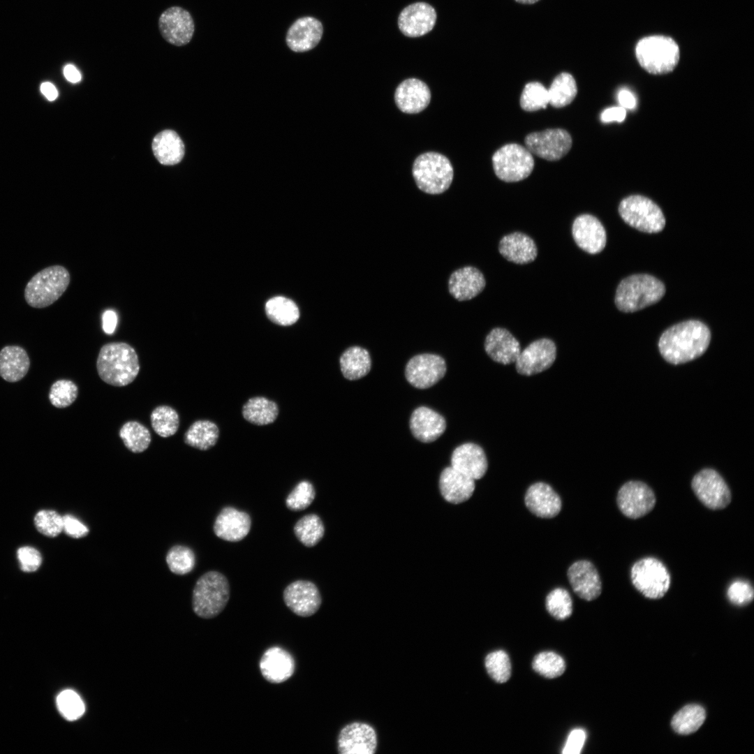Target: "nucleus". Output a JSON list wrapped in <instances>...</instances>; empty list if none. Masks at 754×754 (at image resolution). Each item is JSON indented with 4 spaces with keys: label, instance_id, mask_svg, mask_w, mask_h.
<instances>
[{
    "label": "nucleus",
    "instance_id": "obj_41",
    "mask_svg": "<svg viewBox=\"0 0 754 754\" xmlns=\"http://www.w3.org/2000/svg\"><path fill=\"white\" fill-rule=\"evenodd\" d=\"M265 311L272 322L284 326L295 323L300 317L295 303L281 296L269 299L265 304Z\"/></svg>",
    "mask_w": 754,
    "mask_h": 754
},
{
    "label": "nucleus",
    "instance_id": "obj_22",
    "mask_svg": "<svg viewBox=\"0 0 754 754\" xmlns=\"http://www.w3.org/2000/svg\"><path fill=\"white\" fill-rule=\"evenodd\" d=\"M323 27L318 19L306 16L297 19L288 29L286 42L295 52H304L314 48L320 41Z\"/></svg>",
    "mask_w": 754,
    "mask_h": 754
},
{
    "label": "nucleus",
    "instance_id": "obj_33",
    "mask_svg": "<svg viewBox=\"0 0 754 754\" xmlns=\"http://www.w3.org/2000/svg\"><path fill=\"white\" fill-rule=\"evenodd\" d=\"M30 365L26 350L18 346H7L0 351V376L8 382H17L27 373Z\"/></svg>",
    "mask_w": 754,
    "mask_h": 754
},
{
    "label": "nucleus",
    "instance_id": "obj_35",
    "mask_svg": "<svg viewBox=\"0 0 754 754\" xmlns=\"http://www.w3.org/2000/svg\"><path fill=\"white\" fill-rule=\"evenodd\" d=\"M341 371L350 380L365 376L370 371L371 361L369 352L360 346L346 349L340 357Z\"/></svg>",
    "mask_w": 754,
    "mask_h": 754
},
{
    "label": "nucleus",
    "instance_id": "obj_58",
    "mask_svg": "<svg viewBox=\"0 0 754 754\" xmlns=\"http://www.w3.org/2000/svg\"><path fill=\"white\" fill-rule=\"evenodd\" d=\"M117 325V316L114 311L107 310L102 316V327L108 334L114 333Z\"/></svg>",
    "mask_w": 754,
    "mask_h": 754
},
{
    "label": "nucleus",
    "instance_id": "obj_26",
    "mask_svg": "<svg viewBox=\"0 0 754 754\" xmlns=\"http://www.w3.org/2000/svg\"><path fill=\"white\" fill-rule=\"evenodd\" d=\"M486 285L482 273L472 266L454 270L449 277L448 290L458 301H466L480 294Z\"/></svg>",
    "mask_w": 754,
    "mask_h": 754
},
{
    "label": "nucleus",
    "instance_id": "obj_45",
    "mask_svg": "<svg viewBox=\"0 0 754 754\" xmlns=\"http://www.w3.org/2000/svg\"><path fill=\"white\" fill-rule=\"evenodd\" d=\"M166 562L171 572L183 575L193 569L195 564V556L189 547L175 545L168 551Z\"/></svg>",
    "mask_w": 754,
    "mask_h": 754
},
{
    "label": "nucleus",
    "instance_id": "obj_21",
    "mask_svg": "<svg viewBox=\"0 0 754 754\" xmlns=\"http://www.w3.org/2000/svg\"><path fill=\"white\" fill-rule=\"evenodd\" d=\"M568 577L574 592L584 600H595L602 592L598 572L589 561L581 560L572 563L568 568Z\"/></svg>",
    "mask_w": 754,
    "mask_h": 754
},
{
    "label": "nucleus",
    "instance_id": "obj_50",
    "mask_svg": "<svg viewBox=\"0 0 754 754\" xmlns=\"http://www.w3.org/2000/svg\"><path fill=\"white\" fill-rule=\"evenodd\" d=\"M57 705L61 714L70 721L80 718L85 711L83 701L71 690H66L59 693L57 697Z\"/></svg>",
    "mask_w": 754,
    "mask_h": 754
},
{
    "label": "nucleus",
    "instance_id": "obj_8",
    "mask_svg": "<svg viewBox=\"0 0 754 754\" xmlns=\"http://www.w3.org/2000/svg\"><path fill=\"white\" fill-rule=\"evenodd\" d=\"M630 579L634 587L649 599L663 597L671 584V576L665 565L652 556L634 563L630 568Z\"/></svg>",
    "mask_w": 754,
    "mask_h": 754
},
{
    "label": "nucleus",
    "instance_id": "obj_9",
    "mask_svg": "<svg viewBox=\"0 0 754 754\" xmlns=\"http://www.w3.org/2000/svg\"><path fill=\"white\" fill-rule=\"evenodd\" d=\"M619 212L627 224L642 232H659L665 226L660 208L649 198L640 195H630L622 200Z\"/></svg>",
    "mask_w": 754,
    "mask_h": 754
},
{
    "label": "nucleus",
    "instance_id": "obj_5",
    "mask_svg": "<svg viewBox=\"0 0 754 754\" xmlns=\"http://www.w3.org/2000/svg\"><path fill=\"white\" fill-rule=\"evenodd\" d=\"M230 598L228 579L217 571L203 574L196 582L193 591L192 607L195 614L203 619L219 615Z\"/></svg>",
    "mask_w": 754,
    "mask_h": 754
},
{
    "label": "nucleus",
    "instance_id": "obj_59",
    "mask_svg": "<svg viewBox=\"0 0 754 754\" xmlns=\"http://www.w3.org/2000/svg\"><path fill=\"white\" fill-rule=\"evenodd\" d=\"M618 100L623 108L633 109L636 105V98L634 95L627 89H621L618 94Z\"/></svg>",
    "mask_w": 754,
    "mask_h": 754
},
{
    "label": "nucleus",
    "instance_id": "obj_23",
    "mask_svg": "<svg viewBox=\"0 0 754 754\" xmlns=\"http://www.w3.org/2000/svg\"><path fill=\"white\" fill-rule=\"evenodd\" d=\"M259 667L265 680L272 683H280L292 677L295 670V662L286 649L272 646L263 654Z\"/></svg>",
    "mask_w": 754,
    "mask_h": 754
},
{
    "label": "nucleus",
    "instance_id": "obj_15",
    "mask_svg": "<svg viewBox=\"0 0 754 754\" xmlns=\"http://www.w3.org/2000/svg\"><path fill=\"white\" fill-rule=\"evenodd\" d=\"M446 364L443 357L424 353L412 357L407 363L405 376L416 388L426 389L438 383L445 374Z\"/></svg>",
    "mask_w": 754,
    "mask_h": 754
},
{
    "label": "nucleus",
    "instance_id": "obj_1",
    "mask_svg": "<svg viewBox=\"0 0 754 754\" xmlns=\"http://www.w3.org/2000/svg\"><path fill=\"white\" fill-rule=\"evenodd\" d=\"M711 339L708 327L702 322L690 320L667 329L660 336L658 348L663 358L678 364L702 355Z\"/></svg>",
    "mask_w": 754,
    "mask_h": 754
},
{
    "label": "nucleus",
    "instance_id": "obj_16",
    "mask_svg": "<svg viewBox=\"0 0 754 754\" xmlns=\"http://www.w3.org/2000/svg\"><path fill=\"white\" fill-rule=\"evenodd\" d=\"M437 20L436 9L424 1L412 3L399 13L397 25L401 33L408 38H418L429 33Z\"/></svg>",
    "mask_w": 754,
    "mask_h": 754
},
{
    "label": "nucleus",
    "instance_id": "obj_51",
    "mask_svg": "<svg viewBox=\"0 0 754 754\" xmlns=\"http://www.w3.org/2000/svg\"><path fill=\"white\" fill-rule=\"evenodd\" d=\"M316 496L313 485L306 480L300 482L286 499V505L293 511L304 510L311 505Z\"/></svg>",
    "mask_w": 754,
    "mask_h": 754
},
{
    "label": "nucleus",
    "instance_id": "obj_47",
    "mask_svg": "<svg viewBox=\"0 0 754 754\" xmlns=\"http://www.w3.org/2000/svg\"><path fill=\"white\" fill-rule=\"evenodd\" d=\"M548 103V91L542 84L531 82L526 84L520 97V105L523 110L536 111L545 108Z\"/></svg>",
    "mask_w": 754,
    "mask_h": 754
},
{
    "label": "nucleus",
    "instance_id": "obj_54",
    "mask_svg": "<svg viewBox=\"0 0 754 754\" xmlns=\"http://www.w3.org/2000/svg\"><path fill=\"white\" fill-rule=\"evenodd\" d=\"M17 554L20 568L24 572H34L41 564V555L34 547H22L18 549Z\"/></svg>",
    "mask_w": 754,
    "mask_h": 754
},
{
    "label": "nucleus",
    "instance_id": "obj_49",
    "mask_svg": "<svg viewBox=\"0 0 754 754\" xmlns=\"http://www.w3.org/2000/svg\"><path fill=\"white\" fill-rule=\"evenodd\" d=\"M78 387L71 380L61 379L55 381L51 386L49 399L50 403L59 408L71 406L77 399Z\"/></svg>",
    "mask_w": 754,
    "mask_h": 754
},
{
    "label": "nucleus",
    "instance_id": "obj_56",
    "mask_svg": "<svg viewBox=\"0 0 754 754\" xmlns=\"http://www.w3.org/2000/svg\"><path fill=\"white\" fill-rule=\"evenodd\" d=\"M586 732L584 730L577 728L572 730L566 740L562 753L563 754H579L582 751L586 740Z\"/></svg>",
    "mask_w": 754,
    "mask_h": 754
},
{
    "label": "nucleus",
    "instance_id": "obj_44",
    "mask_svg": "<svg viewBox=\"0 0 754 754\" xmlns=\"http://www.w3.org/2000/svg\"><path fill=\"white\" fill-rule=\"evenodd\" d=\"M532 667L540 675L547 679H554L565 672L566 663L558 653L543 651L534 657Z\"/></svg>",
    "mask_w": 754,
    "mask_h": 754
},
{
    "label": "nucleus",
    "instance_id": "obj_40",
    "mask_svg": "<svg viewBox=\"0 0 754 754\" xmlns=\"http://www.w3.org/2000/svg\"><path fill=\"white\" fill-rule=\"evenodd\" d=\"M706 718L704 709L697 704H688L680 709L672 718V727L679 734L686 735L696 732Z\"/></svg>",
    "mask_w": 754,
    "mask_h": 754
},
{
    "label": "nucleus",
    "instance_id": "obj_24",
    "mask_svg": "<svg viewBox=\"0 0 754 754\" xmlns=\"http://www.w3.org/2000/svg\"><path fill=\"white\" fill-rule=\"evenodd\" d=\"M251 519L249 515L230 506L224 507L214 523V532L219 538L238 542L249 533Z\"/></svg>",
    "mask_w": 754,
    "mask_h": 754
},
{
    "label": "nucleus",
    "instance_id": "obj_7",
    "mask_svg": "<svg viewBox=\"0 0 754 754\" xmlns=\"http://www.w3.org/2000/svg\"><path fill=\"white\" fill-rule=\"evenodd\" d=\"M413 175L421 191L429 194H440L450 187L453 168L445 156L437 152H426L415 160Z\"/></svg>",
    "mask_w": 754,
    "mask_h": 754
},
{
    "label": "nucleus",
    "instance_id": "obj_60",
    "mask_svg": "<svg viewBox=\"0 0 754 754\" xmlns=\"http://www.w3.org/2000/svg\"><path fill=\"white\" fill-rule=\"evenodd\" d=\"M66 79L71 83H77L81 80V74L72 64H67L64 68Z\"/></svg>",
    "mask_w": 754,
    "mask_h": 754
},
{
    "label": "nucleus",
    "instance_id": "obj_3",
    "mask_svg": "<svg viewBox=\"0 0 754 754\" xmlns=\"http://www.w3.org/2000/svg\"><path fill=\"white\" fill-rule=\"evenodd\" d=\"M636 59L649 73L663 75L672 72L680 59L677 41L665 35H650L641 38L635 47Z\"/></svg>",
    "mask_w": 754,
    "mask_h": 754
},
{
    "label": "nucleus",
    "instance_id": "obj_14",
    "mask_svg": "<svg viewBox=\"0 0 754 754\" xmlns=\"http://www.w3.org/2000/svg\"><path fill=\"white\" fill-rule=\"evenodd\" d=\"M158 24L165 40L178 47L189 43L195 31V24L191 13L176 6L165 9L161 14Z\"/></svg>",
    "mask_w": 754,
    "mask_h": 754
},
{
    "label": "nucleus",
    "instance_id": "obj_31",
    "mask_svg": "<svg viewBox=\"0 0 754 754\" xmlns=\"http://www.w3.org/2000/svg\"><path fill=\"white\" fill-rule=\"evenodd\" d=\"M439 488L443 498L454 504L468 500L475 490V480L452 466L441 472Z\"/></svg>",
    "mask_w": 754,
    "mask_h": 754
},
{
    "label": "nucleus",
    "instance_id": "obj_20",
    "mask_svg": "<svg viewBox=\"0 0 754 754\" xmlns=\"http://www.w3.org/2000/svg\"><path fill=\"white\" fill-rule=\"evenodd\" d=\"M572 235L577 245L591 254L600 253L606 244V232L603 226L591 214H581L575 218L572 226Z\"/></svg>",
    "mask_w": 754,
    "mask_h": 754
},
{
    "label": "nucleus",
    "instance_id": "obj_48",
    "mask_svg": "<svg viewBox=\"0 0 754 754\" xmlns=\"http://www.w3.org/2000/svg\"><path fill=\"white\" fill-rule=\"evenodd\" d=\"M545 603L548 612L557 620H565L572 614V599L564 589L556 588L552 591L547 595Z\"/></svg>",
    "mask_w": 754,
    "mask_h": 754
},
{
    "label": "nucleus",
    "instance_id": "obj_4",
    "mask_svg": "<svg viewBox=\"0 0 754 754\" xmlns=\"http://www.w3.org/2000/svg\"><path fill=\"white\" fill-rule=\"evenodd\" d=\"M665 293L664 284L656 277L645 274H633L619 284L615 304L623 312H635L656 303Z\"/></svg>",
    "mask_w": 754,
    "mask_h": 754
},
{
    "label": "nucleus",
    "instance_id": "obj_62",
    "mask_svg": "<svg viewBox=\"0 0 754 754\" xmlns=\"http://www.w3.org/2000/svg\"><path fill=\"white\" fill-rule=\"evenodd\" d=\"M516 2L521 4H533L540 0H515Z\"/></svg>",
    "mask_w": 754,
    "mask_h": 754
},
{
    "label": "nucleus",
    "instance_id": "obj_36",
    "mask_svg": "<svg viewBox=\"0 0 754 754\" xmlns=\"http://www.w3.org/2000/svg\"><path fill=\"white\" fill-rule=\"evenodd\" d=\"M219 430L215 423L207 420L194 422L184 435V443L200 450H207L216 443Z\"/></svg>",
    "mask_w": 754,
    "mask_h": 754
},
{
    "label": "nucleus",
    "instance_id": "obj_37",
    "mask_svg": "<svg viewBox=\"0 0 754 754\" xmlns=\"http://www.w3.org/2000/svg\"><path fill=\"white\" fill-rule=\"evenodd\" d=\"M278 413L277 404L263 397L249 399L242 408L244 419L257 425L272 423L276 419Z\"/></svg>",
    "mask_w": 754,
    "mask_h": 754
},
{
    "label": "nucleus",
    "instance_id": "obj_32",
    "mask_svg": "<svg viewBox=\"0 0 754 754\" xmlns=\"http://www.w3.org/2000/svg\"><path fill=\"white\" fill-rule=\"evenodd\" d=\"M498 251L506 260L519 265L533 261L538 255L537 246L533 239L520 232L503 237L498 244Z\"/></svg>",
    "mask_w": 754,
    "mask_h": 754
},
{
    "label": "nucleus",
    "instance_id": "obj_28",
    "mask_svg": "<svg viewBox=\"0 0 754 754\" xmlns=\"http://www.w3.org/2000/svg\"><path fill=\"white\" fill-rule=\"evenodd\" d=\"M485 349L494 361L503 364L515 363L521 352L517 339L508 330L501 327L494 328L487 335Z\"/></svg>",
    "mask_w": 754,
    "mask_h": 754
},
{
    "label": "nucleus",
    "instance_id": "obj_29",
    "mask_svg": "<svg viewBox=\"0 0 754 754\" xmlns=\"http://www.w3.org/2000/svg\"><path fill=\"white\" fill-rule=\"evenodd\" d=\"M525 504L535 515L542 518H552L561 509V500L554 490L545 482L531 485L525 495Z\"/></svg>",
    "mask_w": 754,
    "mask_h": 754
},
{
    "label": "nucleus",
    "instance_id": "obj_25",
    "mask_svg": "<svg viewBox=\"0 0 754 754\" xmlns=\"http://www.w3.org/2000/svg\"><path fill=\"white\" fill-rule=\"evenodd\" d=\"M394 100L397 106L403 112L418 113L424 110L430 103V89L422 80L408 78L397 87Z\"/></svg>",
    "mask_w": 754,
    "mask_h": 754
},
{
    "label": "nucleus",
    "instance_id": "obj_30",
    "mask_svg": "<svg viewBox=\"0 0 754 754\" xmlns=\"http://www.w3.org/2000/svg\"><path fill=\"white\" fill-rule=\"evenodd\" d=\"M445 428L444 417L427 407L416 408L410 419V429L413 435L423 443L436 441L443 434Z\"/></svg>",
    "mask_w": 754,
    "mask_h": 754
},
{
    "label": "nucleus",
    "instance_id": "obj_52",
    "mask_svg": "<svg viewBox=\"0 0 754 754\" xmlns=\"http://www.w3.org/2000/svg\"><path fill=\"white\" fill-rule=\"evenodd\" d=\"M37 530L48 537H56L63 531V518L52 510H43L34 517Z\"/></svg>",
    "mask_w": 754,
    "mask_h": 754
},
{
    "label": "nucleus",
    "instance_id": "obj_57",
    "mask_svg": "<svg viewBox=\"0 0 754 754\" xmlns=\"http://www.w3.org/2000/svg\"><path fill=\"white\" fill-rule=\"evenodd\" d=\"M626 115V109L623 107H612L605 109L601 113L600 119L605 123L614 121L621 122L625 119Z\"/></svg>",
    "mask_w": 754,
    "mask_h": 754
},
{
    "label": "nucleus",
    "instance_id": "obj_11",
    "mask_svg": "<svg viewBox=\"0 0 754 754\" xmlns=\"http://www.w3.org/2000/svg\"><path fill=\"white\" fill-rule=\"evenodd\" d=\"M692 489L698 500L707 508H725L731 502V491L722 476L712 468L697 473L691 481Z\"/></svg>",
    "mask_w": 754,
    "mask_h": 754
},
{
    "label": "nucleus",
    "instance_id": "obj_42",
    "mask_svg": "<svg viewBox=\"0 0 754 754\" xmlns=\"http://www.w3.org/2000/svg\"><path fill=\"white\" fill-rule=\"evenodd\" d=\"M150 421L154 432L162 438L175 435L179 427L178 413L167 405L156 407L150 415Z\"/></svg>",
    "mask_w": 754,
    "mask_h": 754
},
{
    "label": "nucleus",
    "instance_id": "obj_19",
    "mask_svg": "<svg viewBox=\"0 0 754 754\" xmlns=\"http://www.w3.org/2000/svg\"><path fill=\"white\" fill-rule=\"evenodd\" d=\"M283 598L286 605L296 615L308 617L320 608L322 598L315 584L307 580H296L286 586Z\"/></svg>",
    "mask_w": 754,
    "mask_h": 754
},
{
    "label": "nucleus",
    "instance_id": "obj_53",
    "mask_svg": "<svg viewBox=\"0 0 754 754\" xmlns=\"http://www.w3.org/2000/svg\"><path fill=\"white\" fill-rule=\"evenodd\" d=\"M727 596L732 604L744 606L753 600L754 590L749 582L737 579L729 586Z\"/></svg>",
    "mask_w": 754,
    "mask_h": 754
},
{
    "label": "nucleus",
    "instance_id": "obj_2",
    "mask_svg": "<svg viewBox=\"0 0 754 754\" xmlns=\"http://www.w3.org/2000/svg\"><path fill=\"white\" fill-rule=\"evenodd\" d=\"M138 354L126 342H110L100 349L96 369L100 378L105 383L124 387L133 383L140 371Z\"/></svg>",
    "mask_w": 754,
    "mask_h": 754
},
{
    "label": "nucleus",
    "instance_id": "obj_46",
    "mask_svg": "<svg viewBox=\"0 0 754 754\" xmlns=\"http://www.w3.org/2000/svg\"><path fill=\"white\" fill-rule=\"evenodd\" d=\"M485 665L489 677L497 683H505L510 678L511 663L503 650L489 653L485 659Z\"/></svg>",
    "mask_w": 754,
    "mask_h": 754
},
{
    "label": "nucleus",
    "instance_id": "obj_39",
    "mask_svg": "<svg viewBox=\"0 0 754 754\" xmlns=\"http://www.w3.org/2000/svg\"><path fill=\"white\" fill-rule=\"evenodd\" d=\"M549 103L554 108L565 107L574 100L577 88L573 76L566 72L559 74L547 89Z\"/></svg>",
    "mask_w": 754,
    "mask_h": 754
},
{
    "label": "nucleus",
    "instance_id": "obj_55",
    "mask_svg": "<svg viewBox=\"0 0 754 754\" xmlns=\"http://www.w3.org/2000/svg\"><path fill=\"white\" fill-rule=\"evenodd\" d=\"M63 518V531L70 537L80 538L89 533V528L78 519L71 515H65Z\"/></svg>",
    "mask_w": 754,
    "mask_h": 754
},
{
    "label": "nucleus",
    "instance_id": "obj_6",
    "mask_svg": "<svg viewBox=\"0 0 754 754\" xmlns=\"http://www.w3.org/2000/svg\"><path fill=\"white\" fill-rule=\"evenodd\" d=\"M71 281L66 268L61 265L45 267L34 275L24 289L27 303L34 308L47 307L66 291Z\"/></svg>",
    "mask_w": 754,
    "mask_h": 754
},
{
    "label": "nucleus",
    "instance_id": "obj_10",
    "mask_svg": "<svg viewBox=\"0 0 754 754\" xmlns=\"http://www.w3.org/2000/svg\"><path fill=\"white\" fill-rule=\"evenodd\" d=\"M496 175L506 182H515L528 177L534 167L531 153L518 144H508L498 149L492 157Z\"/></svg>",
    "mask_w": 754,
    "mask_h": 754
},
{
    "label": "nucleus",
    "instance_id": "obj_13",
    "mask_svg": "<svg viewBox=\"0 0 754 754\" xmlns=\"http://www.w3.org/2000/svg\"><path fill=\"white\" fill-rule=\"evenodd\" d=\"M525 144L531 153L547 161H557L570 151L572 138L566 130L552 128L528 134Z\"/></svg>",
    "mask_w": 754,
    "mask_h": 754
},
{
    "label": "nucleus",
    "instance_id": "obj_18",
    "mask_svg": "<svg viewBox=\"0 0 754 754\" xmlns=\"http://www.w3.org/2000/svg\"><path fill=\"white\" fill-rule=\"evenodd\" d=\"M556 357V346L553 341L542 338L531 343L521 350L515 367L522 375L531 376L549 368Z\"/></svg>",
    "mask_w": 754,
    "mask_h": 754
},
{
    "label": "nucleus",
    "instance_id": "obj_27",
    "mask_svg": "<svg viewBox=\"0 0 754 754\" xmlns=\"http://www.w3.org/2000/svg\"><path fill=\"white\" fill-rule=\"evenodd\" d=\"M451 466L475 480L485 475L487 470V460L480 446L466 443L453 451Z\"/></svg>",
    "mask_w": 754,
    "mask_h": 754
},
{
    "label": "nucleus",
    "instance_id": "obj_61",
    "mask_svg": "<svg viewBox=\"0 0 754 754\" xmlns=\"http://www.w3.org/2000/svg\"><path fill=\"white\" fill-rule=\"evenodd\" d=\"M40 91L50 101H54L58 96L57 88L53 84L48 82L41 84Z\"/></svg>",
    "mask_w": 754,
    "mask_h": 754
},
{
    "label": "nucleus",
    "instance_id": "obj_12",
    "mask_svg": "<svg viewBox=\"0 0 754 754\" xmlns=\"http://www.w3.org/2000/svg\"><path fill=\"white\" fill-rule=\"evenodd\" d=\"M616 503L621 513L630 519H639L655 507L656 497L652 489L639 480H630L619 489Z\"/></svg>",
    "mask_w": 754,
    "mask_h": 754
},
{
    "label": "nucleus",
    "instance_id": "obj_34",
    "mask_svg": "<svg viewBox=\"0 0 754 754\" xmlns=\"http://www.w3.org/2000/svg\"><path fill=\"white\" fill-rule=\"evenodd\" d=\"M152 150L157 160L166 165L179 163L184 155V143L178 134L172 130H165L154 137Z\"/></svg>",
    "mask_w": 754,
    "mask_h": 754
},
{
    "label": "nucleus",
    "instance_id": "obj_38",
    "mask_svg": "<svg viewBox=\"0 0 754 754\" xmlns=\"http://www.w3.org/2000/svg\"><path fill=\"white\" fill-rule=\"evenodd\" d=\"M119 436L126 448L133 453L145 451L151 441V433L147 427L138 421H128L119 429Z\"/></svg>",
    "mask_w": 754,
    "mask_h": 754
},
{
    "label": "nucleus",
    "instance_id": "obj_43",
    "mask_svg": "<svg viewBox=\"0 0 754 754\" xmlns=\"http://www.w3.org/2000/svg\"><path fill=\"white\" fill-rule=\"evenodd\" d=\"M293 530L300 542L308 547L317 545L325 533L323 523L316 514L302 517L296 522Z\"/></svg>",
    "mask_w": 754,
    "mask_h": 754
},
{
    "label": "nucleus",
    "instance_id": "obj_17",
    "mask_svg": "<svg viewBox=\"0 0 754 754\" xmlns=\"http://www.w3.org/2000/svg\"><path fill=\"white\" fill-rule=\"evenodd\" d=\"M377 744L374 728L362 722H353L345 725L337 738V750L340 754H373Z\"/></svg>",
    "mask_w": 754,
    "mask_h": 754
}]
</instances>
